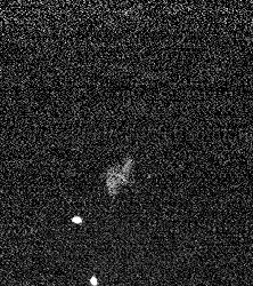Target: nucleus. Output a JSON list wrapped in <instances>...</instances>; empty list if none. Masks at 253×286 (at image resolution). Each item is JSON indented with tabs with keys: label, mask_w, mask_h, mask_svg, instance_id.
<instances>
[{
	"label": "nucleus",
	"mask_w": 253,
	"mask_h": 286,
	"mask_svg": "<svg viewBox=\"0 0 253 286\" xmlns=\"http://www.w3.org/2000/svg\"><path fill=\"white\" fill-rule=\"evenodd\" d=\"M90 283H91L94 286H96L97 284H98V280H97V278H96V276H92V278L90 279Z\"/></svg>",
	"instance_id": "nucleus-1"
},
{
	"label": "nucleus",
	"mask_w": 253,
	"mask_h": 286,
	"mask_svg": "<svg viewBox=\"0 0 253 286\" xmlns=\"http://www.w3.org/2000/svg\"><path fill=\"white\" fill-rule=\"evenodd\" d=\"M73 221H74V222H82V219H80V217L76 216V217H74V219H73Z\"/></svg>",
	"instance_id": "nucleus-2"
}]
</instances>
